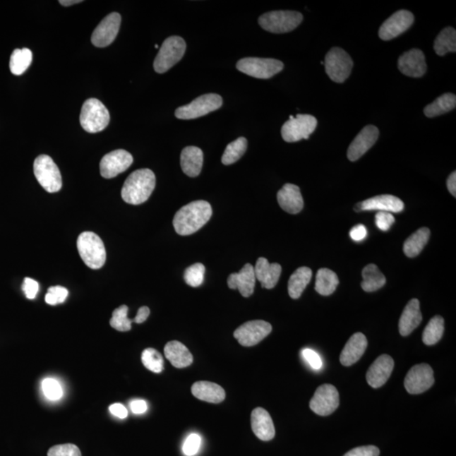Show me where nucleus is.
<instances>
[{"mask_svg":"<svg viewBox=\"0 0 456 456\" xmlns=\"http://www.w3.org/2000/svg\"><path fill=\"white\" fill-rule=\"evenodd\" d=\"M212 216V205L208 201H193L175 214L173 221L174 229L179 235H191L205 226Z\"/></svg>","mask_w":456,"mask_h":456,"instance_id":"1","label":"nucleus"},{"mask_svg":"<svg viewBox=\"0 0 456 456\" xmlns=\"http://www.w3.org/2000/svg\"><path fill=\"white\" fill-rule=\"evenodd\" d=\"M156 186V176L148 169L132 173L124 184L121 196L128 204L140 205L148 200Z\"/></svg>","mask_w":456,"mask_h":456,"instance_id":"2","label":"nucleus"},{"mask_svg":"<svg viewBox=\"0 0 456 456\" xmlns=\"http://www.w3.org/2000/svg\"><path fill=\"white\" fill-rule=\"evenodd\" d=\"M77 249L81 259L89 268L101 269L104 265L107 253L100 236L92 232H84L77 239Z\"/></svg>","mask_w":456,"mask_h":456,"instance_id":"3","label":"nucleus"},{"mask_svg":"<svg viewBox=\"0 0 456 456\" xmlns=\"http://www.w3.org/2000/svg\"><path fill=\"white\" fill-rule=\"evenodd\" d=\"M110 114L101 101L90 98L84 102L80 115L81 127L88 133L101 132L109 126Z\"/></svg>","mask_w":456,"mask_h":456,"instance_id":"4","label":"nucleus"},{"mask_svg":"<svg viewBox=\"0 0 456 456\" xmlns=\"http://www.w3.org/2000/svg\"><path fill=\"white\" fill-rule=\"evenodd\" d=\"M301 13L291 11H275L265 13L259 18L262 28L272 33H287L294 31L302 23Z\"/></svg>","mask_w":456,"mask_h":456,"instance_id":"5","label":"nucleus"},{"mask_svg":"<svg viewBox=\"0 0 456 456\" xmlns=\"http://www.w3.org/2000/svg\"><path fill=\"white\" fill-rule=\"evenodd\" d=\"M186 50V44L182 37L173 36L163 42L154 61V70L159 74L169 71L182 59Z\"/></svg>","mask_w":456,"mask_h":456,"instance_id":"6","label":"nucleus"},{"mask_svg":"<svg viewBox=\"0 0 456 456\" xmlns=\"http://www.w3.org/2000/svg\"><path fill=\"white\" fill-rule=\"evenodd\" d=\"M34 174L41 186L49 193H56L62 188V176L53 159L47 155H40L33 165Z\"/></svg>","mask_w":456,"mask_h":456,"instance_id":"7","label":"nucleus"},{"mask_svg":"<svg viewBox=\"0 0 456 456\" xmlns=\"http://www.w3.org/2000/svg\"><path fill=\"white\" fill-rule=\"evenodd\" d=\"M284 64L274 59L244 58L236 63L240 72L257 79H270L283 70Z\"/></svg>","mask_w":456,"mask_h":456,"instance_id":"8","label":"nucleus"},{"mask_svg":"<svg viewBox=\"0 0 456 456\" xmlns=\"http://www.w3.org/2000/svg\"><path fill=\"white\" fill-rule=\"evenodd\" d=\"M324 64L326 74L337 83H343L351 75L354 67L350 55L340 47H333L328 52Z\"/></svg>","mask_w":456,"mask_h":456,"instance_id":"9","label":"nucleus"},{"mask_svg":"<svg viewBox=\"0 0 456 456\" xmlns=\"http://www.w3.org/2000/svg\"><path fill=\"white\" fill-rule=\"evenodd\" d=\"M222 106V98L217 94L210 93L197 97L189 104L179 107L175 112L179 119H195L216 111Z\"/></svg>","mask_w":456,"mask_h":456,"instance_id":"10","label":"nucleus"},{"mask_svg":"<svg viewBox=\"0 0 456 456\" xmlns=\"http://www.w3.org/2000/svg\"><path fill=\"white\" fill-rule=\"evenodd\" d=\"M317 124V119L312 115L298 114L295 118L290 116L289 120L283 124L282 136L284 140L289 143L308 140L316 131Z\"/></svg>","mask_w":456,"mask_h":456,"instance_id":"11","label":"nucleus"},{"mask_svg":"<svg viewBox=\"0 0 456 456\" xmlns=\"http://www.w3.org/2000/svg\"><path fill=\"white\" fill-rule=\"evenodd\" d=\"M272 326L264 320L244 323L234 331V337L241 346L253 347L260 343L272 332Z\"/></svg>","mask_w":456,"mask_h":456,"instance_id":"12","label":"nucleus"},{"mask_svg":"<svg viewBox=\"0 0 456 456\" xmlns=\"http://www.w3.org/2000/svg\"><path fill=\"white\" fill-rule=\"evenodd\" d=\"M339 393L335 386L322 385L316 391L309 403L311 409L320 416H329L339 407Z\"/></svg>","mask_w":456,"mask_h":456,"instance_id":"13","label":"nucleus"},{"mask_svg":"<svg viewBox=\"0 0 456 456\" xmlns=\"http://www.w3.org/2000/svg\"><path fill=\"white\" fill-rule=\"evenodd\" d=\"M434 384L433 371L428 364H417L407 373L404 385L407 392L417 395L425 392Z\"/></svg>","mask_w":456,"mask_h":456,"instance_id":"14","label":"nucleus"},{"mask_svg":"<svg viewBox=\"0 0 456 456\" xmlns=\"http://www.w3.org/2000/svg\"><path fill=\"white\" fill-rule=\"evenodd\" d=\"M134 162L132 155L124 150H116L105 155L100 162V173L109 179L124 173Z\"/></svg>","mask_w":456,"mask_h":456,"instance_id":"15","label":"nucleus"},{"mask_svg":"<svg viewBox=\"0 0 456 456\" xmlns=\"http://www.w3.org/2000/svg\"><path fill=\"white\" fill-rule=\"evenodd\" d=\"M413 23L414 16L412 13L405 10L399 11L382 24L378 36L384 41L394 40L409 29Z\"/></svg>","mask_w":456,"mask_h":456,"instance_id":"16","label":"nucleus"},{"mask_svg":"<svg viewBox=\"0 0 456 456\" xmlns=\"http://www.w3.org/2000/svg\"><path fill=\"white\" fill-rule=\"evenodd\" d=\"M121 16L117 12L111 13L97 25L92 35V42L95 47H105L112 44L117 37Z\"/></svg>","mask_w":456,"mask_h":456,"instance_id":"17","label":"nucleus"},{"mask_svg":"<svg viewBox=\"0 0 456 456\" xmlns=\"http://www.w3.org/2000/svg\"><path fill=\"white\" fill-rule=\"evenodd\" d=\"M380 131L373 126H368L363 128L354 141L352 142L347 150V157L351 162L358 161L376 143Z\"/></svg>","mask_w":456,"mask_h":456,"instance_id":"18","label":"nucleus"},{"mask_svg":"<svg viewBox=\"0 0 456 456\" xmlns=\"http://www.w3.org/2000/svg\"><path fill=\"white\" fill-rule=\"evenodd\" d=\"M398 68L402 74L419 78L427 71L425 56L420 49H411L404 53L398 60Z\"/></svg>","mask_w":456,"mask_h":456,"instance_id":"19","label":"nucleus"},{"mask_svg":"<svg viewBox=\"0 0 456 456\" xmlns=\"http://www.w3.org/2000/svg\"><path fill=\"white\" fill-rule=\"evenodd\" d=\"M404 210V203L401 199L390 195H382L370 198V199L360 202L355 206L356 212L363 210H378L385 212H402Z\"/></svg>","mask_w":456,"mask_h":456,"instance_id":"20","label":"nucleus"},{"mask_svg":"<svg viewBox=\"0 0 456 456\" xmlns=\"http://www.w3.org/2000/svg\"><path fill=\"white\" fill-rule=\"evenodd\" d=\"M394 360L389 355H381L368 370L367 381L373 388H380L389 380L394 369Z\"/></svg>","mask_w":456,"mask_h":456,"instance_id":"21","label":"nucleus"},{"mask_svg":"<svg viewBox=\"0 0 456 456\" xmlns=\"http://www.w3.org/2000/svg\"><path fill=\"white\" fill-rule=\"evenodd\" d=\"M256 277L255 269L246 264L238 273H232L227 279V285L231 289H238L244 298H248L255 291Z\"/></svg>","mask_w":456,"mask_h":456,"instance_id":"22","label":"nucleus"},{"mask_svg":"<svg viewBox=\"0 0 456 456\" xmlns=\"http://www.w3.org/2000/svg\"><path fill=\"white\" fill-rule=\"evenodd\" d=\"M251 427L253 433L262 441L272 440L275 430L272 416L264 408L258 407L252 412Z\"/></svg>","mask_w":456,"mask_h":456,"instance_id":"23","label":"nucleus"},{"mask_svg":"<svg viewBox=\"0 0 456 456\" xmlns=\"http://www.w3.org/2000/svg\"><path fill=\"white\" fill-rule=\"evenodd\" d=\"M255 274L261 287L266 289H272L279 281L282 274V266L277 263H270L265 258L258 259L256 265Z\"/></svg>","mask_w":456,"mask_h":456,"instance_id":"24","label":"nucleus"},{"mask_svg":"<svg viewBox=\"0 0 456 456\" xmlns=\"http://www.w3.org/2000/svg\"><path fill=\"white\" fill-rule=\"evenodd\" d=\"M281 208L290 214H298L304 208V199L300 188L295 184H287L277 193Z\"/></svg>","mask_w":456,"mask_h":456,"instance_id":"25","label":"nucleus"},{"mask_svg":"<svg viewBox=\"0 0 456 456\" xmlns=\"http://www.w3.org/2000/svg\"><path fill=\"white\" fill-rule=\"evenodd\" d=\"M368 341L363 333L352 335L342 352L340 361L343 366H352L362 358L367 349Z\"/></svg>","mask_w":456,"mask_h":456,"instance_id":"26","label":"nucleus"},{"mask_svg":"<svg viewBox=\"0 0 456 456\" xmlns=\"http://www.w3.org/2000/svg\"><path fill=\"white\" fill-rule=\"evenodd\" d=\"M203 152L196 146H187L182 150L180 164L185 174L191 178L199 176L203 166Z\"/></svg>","mask_w":456,"mask_h":456,"instance_id":"27","label":"nucleus"},{"mask_svg":"<svg viewBox=\"0 0 456 456\" xmlns=\"http://www.w3.org/2000/svg\"><path fill=\"white\" fill-rule=\"evenodd\" d=\"M191 391L193 397L209 403H221L226 397L225 390L222 386L208 381L195 383Z\"/></svg>","mask_w":456,"mask_h":456,"instance_id":"28","label":"nucleus"},{"mask_svg":"<svg viewBox=\"0 0 456 456\" xmlns=\"http://www.w3.org/2000/svg\"><path fill=\"white\" fill-rule=\"evenodd\" d=\"M423 320L420 311L419 301L412 299L404 308L401 319L399 321V330L403 337L409 335Z\"/></svg>","mask_w":456,"mask_h":456,"instance_id":"29","label":"nucleus"},{"mask_svg":"<svg viewBox=\"0 0 456 456\" xmlns=\"http://www.w3.org/2000/svg\"><path fill=\"white\" fill-rule=\"evenodd\" d=\"M164 354L174 367L184 368L193 364V355L183 343L173 341L167 344Z\"/></svg>","mask_w":456,"mask_h":456,"instance_id":"30","label":"nucleus"},{"mask_svg":"<svg viewBox=\"0 0 456 456\" xmlns=\"http://www.w3.org/2000/svg\"><path fill=\"white\" fill-rule=\"evenodd\" d=\"M312 270L308 268H300L291 275L288 282V294L292 299H298L302 295L312 278Z\"/></svg>","mask_w":456,"mask_h":456,"instance_id":"31","label":"nucleus"},{"mask_svg":"<svg viewBox=\"0 0 456 456\" xmlns=\"http://www.w3.org/2000/svg\"><path fill=\"white\" fill-rule=\"evenodd\" d=\"M430 236V230L427 227H421L412 234L404 243L403 251L409 258H414L423 251L428 244Z\"/></svg>","mask_w":456,"mask_h":456,"instance_id":"32","label":"nucleus"},{"mask_svg":"<svg viewBox=\"0 0 456 456\" xmlns=\"http://www.w3.org/2000/svg\"><path fill=\"white\" fill-rule=\"evenodd\" d=\"M456 107V97L453 93H445L430 103L424 109V114L428 118H434L453 110Z\"/></svg>","mask_w":456,"mask_h":456,"instance_id":"33","label":"nucleus"},{"mask_svg":"<svg viewBox=\"0 0 456 456\" xmlns=\"http://www.w3.org/2000/svg\"><path fill=\"white\" fill-rule=\"evenodd\" d=\"M362 275L364 280L361 286L365 292H376L385 286L386 278L377 265L370 264L366 266Z\"/></svg>","mask_w":456,"mask_h":456,"instance_id":"34","label":"nucleus"},{"mask_svg":"<svg viewBox=\"0 0 456 456\" xmlns=\"http://www.w3.org/2000/svg\"><path fill=\"white\" fill-rule=\"evenodd\" d=\"M339 284L337 275L332 270L322 268L316 275V290L322 296H329L337 289Z\"/></svg>","mask_w":456,"mask_h":456,"instance_id":"35","label":"nucleus"},{"mask_svg":"<svg viewBox=\"0 0 456 456\" xmlns=\"http://www.w3.org/2000/svg\"><path fill=\"white\" fill-rule=\"evenodd\" d=\"M434 50L438 56H444L448 53H455L456 32L453 28H446L434 41Z\"/></svg>","mask_w":456,"mask_h":456,"instance_id":"36","label":"nucleus"},{"mask_svg":"<svg viewBox=\"0 0 456 456\" xmlns=\"http://www.w3.org/2000/svg\"><path fill=\"white\" fill-rule=\"evenodd\" d=\"M32 61V51L28 49H16L13 52L10 61V68L12 74L23 75L31 66Z\"/></svg>","mask_w":456,"mask_h":456,"instance_id":"37","label":"nucleus"},{"mask_svg":"<svg viewBox=\"0 0 456 456\" xmlns=\"http://www.w3.org/2000/svg\"><path fill=\"white\" fill-rule=\"evenodd\" d=\"M445 331V320L440 316L433 317L424 331L423 342L426 345L433 346L440 341Z\"/></svg>","mask_w":456,"mask_h":456,"instance_id":"38","label":"nucleus"},{"mask_svg":"<svg viewBox=\"0 0 456 456\" xmlns=\"http://www.w3.org/2000/svg\"><path fill=\"white\" fill-rule=\"evenodd\" d=\"M248 148V141L244 137H240L232 143L228 144L222 157V162L224 165H231L238 162L244 156Z\"/></svg>","mask_w":456,"mask_h":456,"instance_id":"39","label":"nucleus"},{"mask_svg":"<svg viewBox=\"0 0 456 456\" xmlns=\"http://www.w3.org/2000/svg\"><path fill=\"white\" fill-rule=\"evenodd\" d=\"M141 361L145 367L153 373H162L164 368L162 356L153 348H148L142 352Z\"/></svg>","mask_w":456,"mask_h":456,"instance_id":"40","label":"nucleus"},{"mask_svg":"<svg viewBox=\"0 0 456 456\" xmlns=\"http://www.w3.org/2000/svg\"><path fill=\"white\" fill-rule=\"evenodd\" d=\"M128 308L126 305L116 308L113 313V317L110 320V325L116 330L126 332L131 330L133 320L128 318Z\"/></svg>","mask_w":456,"mask_h":456,"instance_id":"41","label":"nucleus"},{"mask_svg":"<svg viewBox=\"0 0 456 456\" xmlns=\"http://www.w3.org/2000/svg\"><path fill=\"white\" fill-rule=\"evenodd\" d=\"M205 273V268L203 264H193L185 270L184 281L192 287H200L204 282Z\"/></svg>","mask_w":456,"mask_h":456,"instance_id":"42","label":"nucleus"},{"mask_svg":"<svg viewBox=\"0 0 456 456\" xmlns=\"http://www.w3.org/2000/svg\"><path fill=\"white\" fill-rule=\"evenodd\" d=\"M42 391L47 399L50 401H58L64 395L63 389L58 380L53 378H47L42 383Z\"/></svg>","mask_w":456,"mask_h":456,"instance_id":"43","label":"nucleus"},{"mask_svg":"<svg viewBox=\"0 0 456 456\" xmlns=\"http://www.w3.org/2000/svg\"><path fill=\"white\" fill-rule=\"evenodd\" d=\"M68 294V292L66 287L61 286L51 287L47 291L45 301L49 305L62 304L66 300Z\"/></svg>","mask_w":456,"mask_h":456,"instance_id":"44","label":"nucleus"},{"mask_svg":"<svg viewBox=\"0 0 456 456\" xmlns=\"http://www.w3.org/2000/svg\"><path fill=\"white\" fill-rule=\"evenodd\" d=\"M201 443L202 440L199 434H189L183 445L184 454L187 456L196 455L200 450Z\"/></svg>","mask_w":456,"mask_h":456,"instance_id":"45","label":"nucleus"},{"mask_svg":"<svg viewBox=\"0 0 456 456\" xmlns=\"http://www.w3.org/2000/svg\"><path fill=\"white\" fill-rule=\"evenodd\" d=\"M47 456H81V452L75 445H58L49 449Z\"/></svg>","mask_w":456,"mask_h":456,"instance_id":"46","label":"nucleus"},{"mask_svg":"<svg viewBox=\"0 0 456 456\" xmlns=\"http://www.w3.org/2000/svg\"><path fill=\"white\" fill-rule=\"evenodd\" d=\"M395 217L392 214L385 212H378L376 216V226L380 230L386 232L394 224Z\"/></svg>","mask_w":456,"mask_h":456,"instance_id":"47","label":"nucleus"},{"mask_svg":"<svg viewBox=\"0 0 456 456\" xmlns=\"http://www.w3.org/2000/svg\"><path fill=\"white\" fill-rule=\"evenodd\" d=\"M380 450L376 446L368 445L361 446L347 452L344 456H378Z\"/></svg>","mask_w":456,"mask_h":456,"instance_id":"48","label":"nucleus"},{"mask_svg":"<svg viewBox=\"0 0 456 456\" xmlns=\"http://www.w3.org/2000/svg\"><path fill=\"white\" fill-rule=\"evenodd\" d=\"M38 289H40V285L35 280L29 277L24 279L23 290L28 299H35Z\"/></svg>","mask_w":456,"mask_h":456,"instance_id":"49","label":"nucleus"},{"mask_svg":"<svg viewBox=\"0 0 456 456\" xmlns=\"http://www.w3.org/2000/svg\"><path fill=\"white\" fill-rule=\"evenodd\" d=\"M302 354L304 359L313 369L320 370L322 368V360L316 352L311 349H304Z\"/></svg>","mask_w":456,"mask_h":456,"instance_id":"50","label":"nucleus"},{"mask_svg":"<svg viewBox=\"0 0 456 456\" xmlns=\"http://www.w3.org/2000/svg\"><path fill=\"white\" fill-rule=\"evenodd\" d=\"M368 231L367 228L362 224L356 225L352 227V229L350 231V236L352 240H354L355 242H360L363 241L367 236Z\"/></svg>","mask_w":456,"mask_h":456,"instance_id":"51","label":"nucleus"},{"mask_svg":"<svg viewBox=\"0 0 456 456\" xmlns=\"http://www.w3.org/2000/svg\"><path fill=\"white\" fill-rule=\"evenodd\" d=\"M109 412L112 415L119 417L120 419H126L128 416V411L126 407L120 403H115L109 407Z\"/></svg>","mask_w":456,"mask_h":456,"instance_id":"52","label":"nucleus"},{"mask_svg":"<svg viewBox=\"0 0 456 456\" xmlns=\"http://www.w3.org/2000/svg\"><path fill=\"white\" fill-rule=\"evenodd\" d=\"M130 407L135 414H143L148 409V403L144 400H134L131 402Z\"/></svg>","mask_w":456,"mask_h":456,"instance_id":"53","label":"nucleus"},{"mask_svg":"<svg viewBox=\"0 0 456 456\" xmlns=\"http://www.w3.org/2000/svg\"><path fill=\"white\" fill-rule=\"evenodd\" d=\"M150 316V308L148 307H141L138 311L137 315L133 322L137 323V324H141V323L145 322L148 319Z\"/></svg>","mask_w":456,"mask_h":456,"instance_id":"54","label":"nucleus"},{"mask_svg":"<svg viewBox=\"0 0 456 456\" xmlns=\"http://www.w3.org/2000/svg\"><path fill=\"white\" fill-rule=\"evenodd\" d=\"M447 188H448L449 191L450 192L451 195H452L454 197L456 196V173L455 172H453L452 174H451L449 176L448 179H447Z\"/></svg>","mask_w":456,"mask_h":456,"instance_id":"55","label":"nucleus"},{"mask_svg":"<svg viewBox=\"0 0 456 456\" xmlns=\"http://www.w3.org/2000/svg\"><path fill=\"white\" fill-rule=\"evenodd\" d=\"M59 4L63 6H71L73 4L81 3V0H59Z\"/></svg>","mask_w":456,"mask_h":456,"instance_id":"56","label":"nucleus"},{"mask_svg":"<svg viewBox=\"0 0 456 456\" xmlns=\"http://www.w3.org/2000/svg\"><path fill=\"white\" fill-rule=\"evenodd\" d=\"M155 47H156V49H158L159 47H158L157 44H156V45H155Z\"/></svg>","mask_w":456,"mask_h":456,"instance_id":"57","label":"nucleus"}]
</instances>
